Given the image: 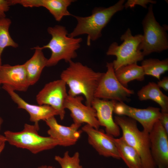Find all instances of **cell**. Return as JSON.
<instances>
[{"instance_id": "25", "label": "cell", "mask_w": 168, "mask_h": 168, "mask_svg": "<svg viewBox=\"0 0 168 168\" xmlns=\"http://www.w3.org/2000/svg\"><path fill=\"white\" fill-rule=\"evenodd\" d=\"M55 160L60 165L61 168H83L80 164V156L79 152H76L71 156L68 151H66L63 156H56Z\"/></svg>"}, {"instance_id": "12", "label": "cell", "mask_w": 168, "mask_h": 168, "mask_svg": "<svg viewBox=\"0 0 168 168\" xmlns=\"http://www.w3.org/2000/svg\"><path fill=\"white\" fill-rule=\"evenodd\" d=\"M83 98L80 95L67 96L64 103L65 109L70 112L73 123L81 125L86 123L98 129L100 126L95 110L92 106L84 105Z\"/></svg>"}, {"instance_id": "27", "label": "cell", "mask_w": 168, "mask_h": 168, "mask_svg": "<svg viewBox=\"0 0 168 168\" xmlns=\"http://www.w3.org/2000/svg\"><path fill=\"white\" fill-rule=\"evenodd\" d=\"M13 5L12 0H0V19L6 17L5 12Z\"/></svg>"}, {"instance_id": "6", "label": "cell", "mask_w": 168, "mask_h": 168, "mask_svg": "<svg viewBox=\"0 0 168 168\" xmlns=\"http://www.w3.org/2000/svg\"><path fill=\"white\" fill-rule=\"evenodd\" d=\"M142 24L144 34L139 49L144 56L153 52L159 53L168 49L167 27L162 26L156 20L152 4L150 5Z\"/></svg>"}, {"instance_id": "10", "label": "cell", "mask_w": 168, "mask_h": 168, "mask_svg": "<svg viewBox=\"0 0 168 168\" xmlns=\"http://www.w3.org/2000/svg\"><path fill=\"white\" fill-rule=\"evenodd\" d=\"M114 112L119 116H125L138 121L143 130L149 133L161 115L159 108L149 106L146 109H139L129 106L124 102L116 101Z\"/></svg>"}, {"instance_id": "20", "label": "cell", "mask_w": 168, "mask_h": 168, "mask_svg": "<svg viewBox=\"0 0 168 168\" xmlns=\"http://www.w3.org/2000/svg\"><path fill=\"white\" fill-rule=\"evenodd\" d=\"M121 158L128 168H142L140 157L136 150L129 145L122 136L115 138L111 136Z\"/></svg>"}, {"instance_id": "2", "label": "cell", "mask_w": 168, "mask_h": 168, "mask_svg": "<svg viewBox=\"0 0 168 168\" xmlns=\"http://www.w3.org/2000/svg\"><path fill=\"white\" fill-rule=\"evenodd\" d=\"M124 0H120L114 5L108 8L96 7L91 14L82 17L72 15L77 21V24L68 35L75 38L78 35L87 34V44L89 46L91 41H94L102 35V29L106 26L113 16L124 8Z\"/></svg>"}, {"instance_id": "28", "label": "cell", "mask_w": 168, "mask_h": 168, "mask_svg": "<svg viewBox=\"0 0 168 168\" xmlns=\"http://www.w3.org/2000/svg\"><path fill=\"white\" fill-rule=\"evenodd\" d=\"M161 113L159 120L165 130L168 134V112L161 111Z\"/></svg>"}, {"instance_id": "26", "label": "cell", "mask_w": 168, "mask_h": 168, "mask_svg": "<svg viewBox=\"0 0 168 168\" xmlns=\"http://www.w3.org/2000/svg\"><path fill=\"white\" fill-rule=\"evenodd\" d=\"M156 1L152 0H128L124 4V8H132L136 5L141 6L145 8H147V5L148 3L155 4Z\"/></svg>"}, {"instance_id": "16", "label": "cell", "mask_w": 168, "mask_h": 168, "mask_svg": "<svg viewBox=\"0 0 168 168\" xmlns=\"http://www.w3.org/2000/svg\"><path fill=\"white\" fill-rule=\"evenodd\" d=\"M116 101L94 98L91 106L95 110L100 126L105 127L106 133L113 137L119 136L120 128L115 122L113 113Z\"/></svg>"}, {"instance_id": "32", "label": "cell", "mask_w": 168, "mask_h": 168, "mask_svg": "<svg viewBox=\"0 0 168 168\" xmlns=\"http://www.w3.org/2000/svg\"><path fill=\"white\" fill-rule=\"evenodd\" d=\"M5 146V143L2 144L0 146V154L4 150Z\"/></svg>"}, {"instance_id": "11", "label": "cell", "mask_w": 168, "mask_h": 168, "mask_svg": "<svg viewBox=\"0 0 168 168\" xmlns=\"http://www.w3.org/2000/svg\"><path fill=\"white\" fill-rule=\"evenodd\" d=\"M150 149L154 163L158 168H168V134L159 121L149 133Z\"/></svg>"}, {"instance_id": "31", "label": "cell", "mask_w": 168, "mask_h": 168, "mask_svg": "<svg viewBox=\"0 0 168 168\" xmlns=\"http://www.w3.org/2000/svg\"><path fill=\"white\" fill-rule=\"evenodd\" d=\"M37 168H55L54 167L50 166L43 165L38 167Z\"/></svg>"}, {"instance_id": "15", "label": "cell", "mask_w": 168, "mask_h": 168, "mask_svg": "<svg viewBox=\"0 0 168 168\" xmlns=\"http://www.w3.org/2000/svg\"><path fill=\"white\" fill-rule=\"evenodd\" d=\"M2 88L7 92L18 108L24 110L28 113L30 120L32 122L38 123L40 120L45 121L52 117L58 115V111L50 106L36 105L27 102L7 85L3 84Z\"/></svg>"}, {"instance_id": "34", "label": "cell", "mask_w": 168, "mask_h": 168, "mask_svg": "<svg viewBox=\"0 0 168 168\" xmlns=\"http://www.w3.org/2000/svg\"><path fill=\"white\" fill-rule=\"evenodd\" d=\"M2 66V62L0 61V68ZM1 84V82H0V85Z\"/></svg>"}, {"instance_id": "36", "label": "cell", "mask_w": 168, "mask_h": 168, "mask_svg": "<svg viewBox=\"0 0 168 168\" xmlns=\"http://www.w3.org/2000/svg\"><path fill=\"white\" fill-rule=\"evenodd\" d=\"M103 168V167H101V168Z\"/></svg>"}, {"instance_id": "14", "label": "cell", "mask_w": 168, "mask_h": 168, "mask_svg": "<svg viewBox=\"0 0 168 168\" xmlns=\"http://www.w3.org/2000/svg\"><path fill=\"white\" fill-rule=\"evenodd\" d=\"M49 127V136L58 140L59 146L65 147L75 144L80 137L82 131L79 130L81 125L74 123L66 126L58 124L55 117H52L44 121Z\"/></svg>"}, {"instance_id": "21", "label": "cell", "mask_w": 168, "mask_h": 168, "mask_svg": "<svg viewBox=\"0 0 168 168\" xmlns=\"http://www.w3.org/2000/svg\"><path fill=\"white\" fill-rule=\"evenodd\" d=\"M137 95L140 100H152L161 106V112H168V97L156 83L149 82L138 91Z\"/></svg>"}, {"instance_id": "7", "label": "cell", "mask_w": 168, "mask_h": 168, "mask_svg": "<svg viewBox=\"0 0 168 168\" xmlns=\"http://www.w3.org/2000/svg\"><path fill=\"white\" fill-rule=\"evenodd\" d=\"M142 38L141 34L132 35L131 30L128 28L121 36V40L123 41L121 45H119L117 43L114 42L110 45L106 54L116 57V59L112 62L115 71L123 66L137 63L143 60L144 56L139 49Z\"/></svg>"}, {"instance_id": "18", "label": "cell", "mask_w": 168, "mask_h": 168, "mask_svg": "<svg viewBox=\"0 0 168 168\" xmlns=\"http://www.w3.org/2000/svg\"><path fill=\"white\" fill-rule=\"evenodd\" d=\"M73 0H13V5L19 4L25 7H43L47 9L55 20L60 21L64 16L72 15L68 7Z\"/></svg>"}, {"instance_id": "33", "label": "cell", "mask_w": 168, "mask_h": 168, "mask_svg": "<svg viewBox=\"0 0 168 168\" xmlns=\"http://www.w3.org/2000/svg\"><path fill=\"white\" fill-rule=\"evenodd\" d=\"M3 122V120L1 117H0V131L1 129V125Z\"/></svg>"}, {"instance_id": "24", "label": "cell", "mask_w": 168, "mask_h": 168, "mask_svg": "<svg viewBox=\"0 0 168 168\" xmlns=\"http://www.w3.org/2000/svg\"><path fill=\"white\" fill-rule=\"evenodd\" d=\"M12 21L9 18L0 19V61L2 62L1 56L4 49L7 47L16 48L18 46L11 37L9 29Z\"/></svg>"}, {"instance_id": "13", "label": "cell", "mask_w": 168, "mask_h": 168, "mask_svg": "<svg viewBox=\"0 0 168 168\" xmlns=\"http://www.w3.org/2000/svg\"><path fill=\"white\" fill-rule=\"evenodd\" d=\"M82 130L87 134L89 143L99 155L105 157L120 159L117 148L111 139V136L87 124L82 127Z\"/></svg>"}, {"instance_id": "4", "label": "cell", "mask_w": 168, "mask_h": 168, "mask_svg": "<svg viewBox=\"0 0 168 168\" xmlns=\"http://www.w3.org/2000/svg\"><path fill=\"white\" fill-rule=\"evenodd\" d=\"M114 120L121 129L124 140L138 153L142 168H156L151 153L149 133L140 130L137 121L128 117L117 116Z\"/></svg>"}, {"instance_id": "5", "label": "cell", "mask_w": 168, "mask_h": 168, "mask_svg": "<svg viewBox=\"0 0 168 168\" xmlns=\"http://www.w3.org/2000/svg\"><path fill=\"white\" fill-rule=\"evenodd\" d=\"M39 128L38 123L34 125L25 124L21 131L7 130L4 132V136L7 142L10 145L27 149L34 154L59 146V142L57 140L49 136L44 137L39 135Z\"/></svg>"}, {"instance_id": "3", "label": "cell", "mask_w": 168, "mask_h": 168, "mask_svg": "<svg viewBox=\"0 0 168 168\" xmlns=\"http://www.w3.org/2000/svg\"><path fill=\"white\" fill-rule=\"evenodd\" d=\"M47 31L51 38L47 44L40 47L42 50L47 48L51 51L47 67L55 66L62 60L69 63L77 57L76 51L80 47L81 38L69 37L66 27L61 25L49 27Z\"/></svg>"}, {"instance_id": "22", "label": "cell", "mask_w": 168, "mask_h": 168, "mask_svg": "<svg viewBox=\"0 0 168 168\" xmlns=\"http://www.w3.org/2000/svg\"><path fill=\"white\" fill-rule=\"evenodd\" d=\"M115 73L119 82L126 87L128 83L133 80L142 81L145 75L142 66L137 63L123 66L115 71Z\"/></svg>"}, {"instance_id": "35", "label": "cell", "mask_w": 168, "mask_h": 168, "mask_svg": "<svg viewBox=\"0 0 168 168\" xmlns=\"http://www.w3.org/2000/svg\"><path fill=\"white\" fill-rule=\"evenodd\" d=\"M119 168H122V167H119Z\"/></svg>"}, {"instance_id": "29", "label": "cell", "mask_w": 168, "mask_h": 168, "mask_svg": "<svg viewBox=\"0 0 168 168\" xmlns=\"http://www.w3.org/2000/svg\"><path fill=\"white\" fill-rule=\"evenodd\" d=\"M159 87L162 88L166 91L168 90V77H164L161 80L158 82L157 84Z\"/></svg>"}, {"instance_id": "17", "label": "cell", "mask_w": 168, "mask_h": 168, "mask_svg": "<svg viewBox=\"0 0 168 168\" xmlns=\"http://www.w3.org/2000/svg\"><path fill=\"white\" fill-rule=\"evenodd\" d=\"M0 78L1 84L8 85L15 91H26L30 86L23 64L2 65Z\"/></svg>"}, {"instance_id": "19", "label": "cell", "mask_w": 168, "mask_h": 168, "mask_svg": "<svg viewBox=\"0 0 168 168\" xmlns=\"http://www.w3.org/2000/svg\"><path fill=\"white\" fill-rule=\"evenodd\" d=\"M33 49L35 50L33 55L23 64L30 86L35 84L39 80L43 70L47 67L48 59L40 47L37 46Z\"/></svg>"}, {"instance_id": "23", "label": "cell", "mask_w": 168, "mask_h": 168, "mask_svg": "<svg viewBox=\"0 0 168 168\" xmlns=\"http://www.w3.org/2000/svg\"><path fill=\"white\" fill-rule=\"evenodd\" d=\"M141 66L145 75L152 76L160 80L161 75L168 70V59H146L142 61Z\"/></svg>"}, {"instance_id": "1", "label": "cell", "mask_w": 168, "mask_h": 168, "mask_svg": "<svg viewBox=\"0 0 168 168\" xmlns=\"http://www.w3.org/2000/svg\"><path fill=\"white\" fill-rule=\"evenodd\" d=\"M69 63L60 75L61 79L69 87L68 95H82L86 99V105L91 106L95 91L104 73L95 72L79 62L71 61Z\"/></svg>"}, {"instance_id": "9", "label": "cell", "mask_w": 168, "mask_h": 168, "mask_svg": "<svg viewBox=\"0 0 168 168\" xmlns=\"http://www.w3.org/2000/svg\"><path fill=\"white\" fill-rule=\"evenodd\" d=\"M66 85L61 79L50 82L45 85L36 98L39 105H49L56 110L62 120L65 117L64 103L68 95Z\"/></svg>"}, {"instance_id": "8", "label": "cell", "mask_w": 168, "mask_h": 168, "mask_svg": "<svg viewBox=\"0 0 168 168\" xmlns=\"http://www.w3.org/2000/svg\"><path fill=\"white\" fill-rule=\"evenodd\" d=\"M107 70L101 77L95 91V98L117 102L127 101L134 91L123 86L117 78L112 63H107Z\"/></svg>"}, {"instance_id": "30", "label": "cell", "mask_w": 168, "mask_h": 168, "mask_svg": "<svg viewBox=\"0 0 168 168\" xmlns=\"http://www.w3.org/2000/svg\"><path fill=\"white\" fill-rule=\"evenodd\" d=\"M6 142L7 140L4 136L0 134V146Z\"/></svg>"}]
</instances>
